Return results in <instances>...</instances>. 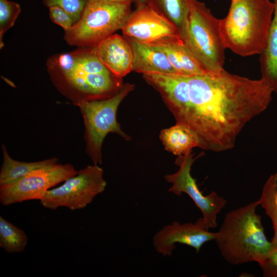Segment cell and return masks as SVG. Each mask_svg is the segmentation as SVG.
Wrapping results in <instances>:
<instances>
[{
	"mask_svg": "<svg viewBox=\"0 0 277 277\" xmlns=\"http://www.w3.org/2000/svg\"><path fill=\"white\" fill-rule=\"evenodd\" d=\"M197 159L193 158L191 151L178 156L175 164L179 167L175 173L165 175V180L172 184L168 191L180 196L183 193L187 194L201 211L202 220L206 228L209 230L217 226V214L225 207L227 201L212 191L204 195L196 184V179L191 174V166Z\"/></svg>",
	"mask_w": 277,
	"mask_h": 277,
	"instance_id": "cell-10",
	"label": "cell"
},
{
	"mask_svg": "<svg viewBox=\"0 0 277 277\" xmlns=\"http://www.w3.org/2000/svg\"><path fill=\"white\" fill-rule=\"evenodd\" d=\"M190 0H147V3L177 28L180 36L186 26Z\"/></svg>",
	"mask_w": 277,
	"mask_h": 277,
	"instance_id": "cell-19",
	"label": "cell"
},
{
	"mask_svg": "<svg viewBox=\"0 0 277 277\" xmlns=\"http://www.w3.org/2000/svg\"><path fill=\"white\" fill-rule=\"evenodd\" d=\"M231 1H234V0H231Z\"/></svg>",
	"mask_w": 277,
	"mask_h": 277,
	"instance_id": "cell-28",
	"label": "cell"
},
{
	"mask_svg": "<svg viewBox=\"0 0 277 277\" xmlns=\"http://www.w3.org/2000/svg\"><path fill=\"white\" fill-rule=\"evenodd\" d=\"M42 2L49 8L53 6L61 8L71 16L76 24L80 19L88 0H42Z\"/></svg>",
	"mask_w": 277,
	"mask_h": 277,
	"instance_id": "cell-23",
	"label": "cell"
},
{
	"mask_svg": "<svg viewBox=\"0 0 277 277\" xmlns=\"http://www.w3.org/2000/svg\"><path fill=\"white\" fill-rule=\"evenodd\" d=\"M220 22L204 3L190 0L186 28L181 38L206 72L224 70L226 48Z\"/></svg>",
	"mask_w": 277,
	"mask_h": 277,
	"instance_id": "cell-5",
	"label": "cell"
},
{
	"mask_svg": "<svg viewBox=\"0 0 277 277\" xmlns=\"http://www.w3.org/2000/svg\"><path fill=\"white\" fill-rule=\"evenodd\" d=\"M121 30L125 36L146 43L180 36L176 26L148 4L131 11Z\"/></svg>",
	"mask_w": 277,
	"mask_h": 277,
	"instance_id": "cell-11",
	"label": "cell"
},
{
	"mask_svg": "<svg viewBox=\"0 0 277 277\" xmlns=\"http://www.w3.org/2000/svg\"><path fill=\"white\" fill-rule=\"evenodd\" d=\"M258 206L255 201L228 212L216 232L214 241L228 264L258 263L273 248L265 234L262 217L256 213Z\"/></svg>",
	"mask_w": 277,
	"mask_h": 277,
	"instance_id": "cell-3",
	"label": "cell"
},
{
	"mask_svg": "<svg viewBox=\"0 0 277 277\" xmlns=\"http://www.w3.org/2000/svg\"><path fill=\"white\" fill-rule=\"evenodd\" d=\"M274 10L269 0L231 1L227 15L220 22L226 49L242 56L261 54Z\"/></svg>",
	"mask_w": 277,
	"mask_h": 277,
	"instance_id": "cell-4",
	"label": "cell"
},
{
	"mask_svg": "<svg viewBox=\"0 0 277 277\" xmlns=\"http://www.w3.org/2000/svg\"><path fill=\"white\" fill-rule=\"evenodd\" d=\"M160 138L165 149L175 155H184L199 146L195 134L186 126L176 123L162 130Z\"/></svg>",
	"mask_w": 277,
	"mask_h": 277,
	"instance_id": "cell-18",
	"label": "cell"
},
{
	"mask_svg": "<svg viewBox=\"0 0 277 277\" xmlns=\"http://www.w3.org/2000/svg\"><path fill=\"white\" fill-rule=\"evenodd\" d=\"M49 16L51 21L61 26L64 31L70 29L75 24L71 16L60 7H49Z\"/></svg>",
	"mask_w": 277,
	"mask_h": 277,
	"instance_id": "cell-24",
	"label": "cell"
},
{
	"mask_svg": "<svg viewBox=\"0 0 277 277\" xmlns=\"http://www.w3.org/2000/svg\"><path fill=\"white\" fill-rule=\"evenodd\" d=\"M28 243L26 233L0 216V246L8 253L23 252Z\"/></svg>",
	"mask_w": 277,
	"mask_h": 277,
	"instance_id": "cell-20",
	"label": "cell"
},
{
	"mask_svg": "<svg viewBox=\"0 0 277 277\" xmlns=\"http://www.w3.org/2000/svg\"><path fill=\"white\" fill-rule=\"evenodd\" d=\"M48 73L57 90L73 105L112 97L120 89L122 78L101 62L95 46L78 47L47 60Z\"/></svg>",
	"mask_w": 277,
	"mask_h": 277,
	"instance_id": "cell-2",
	"label": "cell"
},
{
	"mask_svg": "<svg viewBox=\"0 0 277 277\" xmlns=\"http://www.w3.org/2000/svg\"><path fill=\"white\" fill-rule=\"evenodd\" d=\"M161 50L177 74L191 76L206 73L179 36L151 43Z\"/></svg>",
	"mask_w": 277,
	"mask_h": 277,
	"instance_id": "cell-15",
	"label": "cell"
},
{
	"mask_svg": "<svg viewBox=\"0 0 277 277\" xmlns=\"http://www.w3.org/2000/svg\"><path fill=\"white\" fill-rule=\"evenodd\" d=\"M70 164L56 163L36 169L20 179L0 185V203L3 206L29 200H39L53 187L75 175Z\"/></svg>",
	"mask_w": 277,
	"mask_h": 277,
	"instance_id": "cell-9",
	"label": "cell"
},
{
	"mask_svg": "<svg viewBox=\"0 0 277 277\" xmlns=\"http://www.w3.org/2000/svg\"><path fill=\"white\" fill-rule=\"evenodd\" d=\"M103 174L98 165H88L62 185L48 190L40 201L41 204L51 210L62 207L71 210L83 209L105 190L107 183Z\"/></svg>",
	"mask_w": 277,
	"mask_h": 277,
	"instance_id": "cell-8",
	"label": "cell"
},
{
	"mask_svg": "<svg viewBox=\"0 0 277 277\" xmlns=\"http://www.w3.org/2000/svg\"><path fill=\"white\" fill-rule=\"evenodd\" d=\"M265 277H277V247L272 250L260 262Z\"/></svg>",
	"mask_w": 277,
	"mask_h": 277,
	"instance_id": "cell-25",
	"label": "cell"
},
{
	"mask_svg": "<svg viewBox=\"0 0 277 277\" xmlns=\"http://www.w3.org/2000/svg\"><path fill=\"white\" fill-rule=\"evenodd\" d=\"M216 232L206 228L201 217L194 223L173 222L156 233L152 243L155 250L163 256L171 255L177 243L192 247L198 253L204 244L214 240Z\"/></svg>",
	"mask_w": 277,
	"mask_h": 277,
	"instance_id": "cell-12",
	"label": "cell"
},
{
	"mask_svg": "<svg viewBox=\"0 0 277 277\" xmlns=\"http://www.w3.org/2000/svg\"><path fill=\"white\" fill-rule=\"evenodd\" d=\"M21 11L20 5L13 1L0 0V48L4 47L3 36L14 24Z\"/></svg>",
	"mask_w": 277,
	"mask_h": 277,
	"instance_id": "cell-22",
	"label": "cell"
},
{
	"mask_svg": "<svg viewBox=\"0 0 277 277\" xmlns=\"http://www.w3.org/2000/svg\"><path fill=\"white\" fill-rule=\"evenodd\" d=\"M274 10L265 46L260 54L261 78L277 93V0H273Z\"/></svg>",
	"mask_w": 277,
	"mask_h": 277,
	"instance_id": "cell-16",
	"label": "cell"
},
{
	"mask_svg": "<svg viewBox=\"0 0 277 277\" xmlns=\"http://www.w3.org/2000/svg\"><path fill=\"white\" fill-rule=\"evenodd\" d=\"M258 202L272 221L274 231L271 243L277 247V173L271 174L264 184Z\"/></svg>",
	"mask_w": 277,
	"mask_h": 277,
	"instance_id": "cell-21",
	"label": "cell"
},
{
	"mask_svg": "<svg viewBox=\"0 0 277 277\" xmlns=\"http://www.w3.org/2000/svg\"><path fill=\"white\" fill-rule=\"evenodd\" d=\"M114 2H117V3H133V0H106Z\"/></svg>",
	"mask_w": 277,
	"mask_h": 277,
	"instance_id": "cell-27",
	"label": "cell"
},
{
	"mask_svg": "<svg viewBox=\"0 0 277 277\" xmlns=\"http://www.w3.org/2000/svg\"><path fill=\"white\" fill-rule=\"evenodd\" d=\"M134 89V84L126 83L111 97L84 102L77 106L85 127V151L93 164H102V144L109 133H116L127 141L130 140L117 122L116 113L121 103Z\"/></svg>",
	"mask_w": 277,
	"mask_h": 277,
	"instance_id": "cell-7",
	"label": "cell"
},
{
	"mask_svg": "<svg viewBox=\"0 0 277 277\" xmlns=\"http://www.w3.org/2000/svg\"><path fill=\"white\" fill-rule=\"evenodd\" d=\"M133 3L135 4L136 7H138L147 4V0H133Z\"/></svg>",
	"mask_w": 277,
	"mask_h": 277,
	"instance_id": "cell-26",
	"label": "cell"
},
{
	"mask_svg": "<svg viewBox=\"0 0 277 277\" xmlns=\"http://www.w3.org/2000/svg\"><path fill=\"white\" fill-rule=\"evenodd\" d=\"M152 86L176 123L194 132L199 147L217 152L234 147L246 125L268 107L273 92L262 78L224 69L191 76L160 74Z\"/></svg>",
	"mask_w": 277,
	"mask_h": 277,
	"instance_id": "cell-1",
	"label": "cell"
},
{
	"mask_svg": "<svg viewBox=\"0 0 277 277\" xmlns=\"http://www.w3.org/2000/svg\"><path fill=\"white\" fill-rule=\"evenodd\" d=\"M133 53L132 71L144 74H175L166 54L151 43L126 37Z\"/></svg>",
	"mask_w": 277,
	"mask_h": 277,
	"instance_id": "cell-14",
	"label": "cell"
},
{
	"mask_svg": "<svg viewBox=\"0 0 277 277\" xmlns=\"http://www.w3.org/2000/svg\"><path fill=\"white\" fill-rule=\"evenodd\" d=\"M3 162L0 170V185L16 181L32 171L58 162L57 157L32 162H21L12 159L6 146L2 145Z\"/></svg>",
	"mask_w": 277,
	"mask_h": 277,
	"instance_id": "cell-17",
	"label": "cell"
},
{
	"mask_svg": "<svg viewBox=\"0 0 277 277\" xmlns=\"http://www.w3.org/2000/svg\"><path fill=\"white\" fill-rule=\"evenodd\" d=\"M103 65L116 77L122 78L132 71L133 53L126 37L113 34L95 46Z\"/></svg>",
	"mask_w": 277,
	"mask_h": 277,
	"instance_id": "cell-13",
	"label": "cell"
},
{
	"mask_svg": "<svg viewBox=\"0 0 277 277\" xmlns=\"http://www.w3.org/2000/svg\"><path fill=\"white\" fill-rule=\"evenodd\" d=\"M129 3L88 0L79 21L64 31V39L70 46L94 47L122 29L131 12Z\"/></svg>",
	"mask_w": 277,
	"mask_h": 277,
	"instance_id": "cell-6",
	"label": "cell"
}]
</instances>
